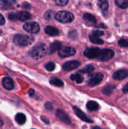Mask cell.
Here are the masks:
<instances>
[{
  "label": "cell",
  "instance_id": "obj_1",
  "mask_svg": "<svg viewBox=\"0 0 128 129\" xmlns=\"http://www.w3.org/2000/svg\"><path fill=\"white\" fill-rule=\"evenodd\" d=\"M35 41V38L23 34H16L13 37V42L20 47H27Z\"/></svg>",
  "mask_w": 128,
  "mask_h": 129
},
{
  "label": "cell",
  "instance_id": "obj_2",
  "mask_svg": "<svg viewBox=\"0 0 128 129\" xmlns=\"http://www.w3.org/2000/svg\"><path fill=\"white\" fill-rule=\"evenodd\" d=\"M47 52V47L46 45L43 43L35 45L31 49L30 54L33 59H40L45 56Z\"/></svg>",
  "mask_w": 128,
  "mask_h": 129
},
{
  "label": "cell",
  "instance_id": "obj_3",
  "mask_svg": "<svg viewBox=\"0 0 128 129\" xmlns=\"http://www.w3.org/2000/svg\"><path fill=\"white\" fill-rule=\"evenodd\" d=\"M55 18L62 23H68L74 21V16L72 13L67 11H60L55 15Z\"/></svg>",
  "mask_w": 128,
  "mask_h": 129
},
{
  "label": "cell",
  "instance_id": "obj_4",
  "mask_svg": "<svg viewBox=\"0 0 128 129\" xmlns=\"http://www.w3.org/2000/svg\"><path fill=\"white\" fill-rule=\"evenodd\" d=\"M114 52L110 49H105L100 50L98 55L97 59L100 61H107L114 57Z\"/></svg>",
  "mask_w": 128,
  "mask_h": 129
},
{
  "label": "cell",
  "instance_id": "obj_5",
  "mask_svg": "<svg viewBox=\"0 0 128 129\" xmlns=\"http://www.w3.org/2000/svg\"><path fill=\"white\" fill-rule=\"evenodd\" d=\"M23 28L25 31L30 34H37L40 31V26L39 24L34 21L26 23L23 25Z\"/></svg>",
  "mask_w": 128,
  "mask_h": 129
},
{
  "label": "cell",
  "instance_id": "obj_6",
  "mask_svg": "<svg viewBox=\"0 0 128 129\" xmlns=\"http://www.w3.org/2000/svg\"><path fill=\"white\" fill-rule=\"evenodd\" d=\"M76 50L72 47H63L58 50V55L61 57H68L75 55Z\"/></svg>",
  "mask_w": 128,
  "mask_h": 129
},
{
  "label": "cell",
  "instance_id": "obj_7",
  "mask_svg": "<svg viewBox=\"0 0 128 129\" xmlns=\"http://www.w3.org/2000/svg\"><path fill=\"white\" fill-rule=\"evenodd\" d=\"M100 49L97 47H90L88 48L84 51V55L86 57L89 59H94V58H97L98 55L99 54Z\"/></svg>",
  "mask_w": 128,
  "mask_h": 129
},
{
  "label": "cell",
  "instance_id": "obj_8",
  "mask_svg": "<svg viewBox=\"0 0 128 129\" xmlns=\"http://www.w3.org/2000/svg\"><path fill=\"white\" fill-rule=\"evenodd\" d=\"M103 79V74L100 73H96L91 77L89 80V86H95L97 84H100Z\"/></svg>",
  "mask_w": 128,
  "mask_h": 129
},
{
  "label": "cell",
  "instance_id": "obj_9",
  "mask_svg": "<svg viewBox=\"0 0 128 129\" xmlns=\"http://www.w3.org/2000/svg\"><path fill=\"white\" fill-rule=\"evenodd\" d=\"M80 65V62L78 60H70V61L66 62L63 65V69L67 71H70L74 70L79 68Z\"/></svg>",
  "mask_w": 128,
  "mask_h": 129
},
{
  "label": "cell",
  "instance_id": "obj_10",
  "mask_svg": "<svg viewBox=\"0 0 128 129\" xmlns=\"http://www.w3.org/2000/svg\"><path fill=\"white\" fill-rule=\"evenodd\" d=\"M73 109H74V112H75V114H76V115L79 118H80L82 121L87 122V123H93V122H94V121H93L92 120L89 118V117H88L81 110L79 109V108H77V107H74V108H73Z\"/></svg>",
  "mask_w": 128,
  "mask_h": 129
},
{
  "label": "cell",
  "instance_id": "obj_11",
  "mask_svg": "<svg viewBox=\"0 0 128 129\" xmlns=\"http://www.w3.org/2000/svg\"><path fill=\"white\" fill-rule=\"evenodd\" d=\"M128 76V71L126 69H121L115 72L113 74L112 78L113 79L115 80L121 81L123 79H125Z\"/></svg>",
  "mask_w": 128,
  "mask_h": 129
},
{
  "label": "cell",
  "instance_id": "obj_12",
  "mask_svg": "<svg viewBox=\"0 0 128 129\" xmlns=\"http://www.w3.org/2000/svg\"><path fill=\"white\" fill-rule=\"evenodd\" d=\"M56 115L60 120L63 122L64 123H67V124H70L71 123V121H70V118L69 116L66 114L64 112L60 109H58L56 112Z\"/></svg>",
  "mask_w": 128,
  "mask_h": 129
},
{
  "label": "cell",
  "instance_id": "obj_13",
  "mask_svg": "<svg viewBox=\"0 0 128 129\" xmlns=\"http://www.w3.org/2000/svg\"><path fill=\"white\" fill-rule=\"evenodd\" d=\"M16 14L17 20L24 21L31 18V15L30 13L27 11H20V12L16 13Z\"/></svg>",
  "mask_w": 128,
  "mask_h": 129
},
{
  "label": "cell",
  "instance_id": "obj_14",
  "mask_svg": "<svg viewBox=\"0 0 128 129\" xmlns=\"http://www.w3.org/2000/svg\"><path fill=\"white\" fill-rule=\"evenodd\" d=\"M2 84L4 88L8 90H11L13 88L14 83L12 79L8 77L4 78L2 81Z\"/></svg>",
  "mask_w": 128,
  "mask_h": 129
},
{
  "label": "cell",
  "instance_id": "obj_15",
  "mask_svg": "<svg viewBox=\"0 0 128 129\" xmlns=\"http://www.w3.org/2000/svg\"><path fill=\"white\" fill-rule=\"evenodd\" d=\"M45 31L50 36H56L58 35L59 31L56 28L51 26H47L45 27Z\"/></svg>",
  "mask_w": 128,
  "mask_h": 129
},
{
  "label": "cell",
  "instance_id": "obj_16",
  "mask_svg": "<svg viewBox=\"0 0 128 129\" xmlns=\"http://www.w3.org/2000/svg\"><path fill=\"white\" fill-rule=\"evenodd\" d=\"M83 18L89 24L94 25V24H96L97 23V20L95 16L90 13H84V15H83Z\"/></svg>",
  "mask_w": 128,
  "mask_h": 129
},
{
  "label": "cell",
  "instance_id": "obj_17",
  "mask_svg": "<svg viewBox=\"0 0 128 129\" xmlns=\"http://www.w3.org/2000/svg\"><path fill=\"white\" fill-rule=\"evenodd\" d=\"M61 48V44L58 41H55L53 42L50 45V49H49V54H51L55 52L56 50H59Z\"/></svg>",
  "mask_w": 128,
  "mask_h": 129
},
{
  "label": "cell",
  "instance_id": "obj_18",
  "mask_svg": "<svg viewBox=\"0 0 128 129\" xmlns=\"http://www.w3.org/2000/svg\"><path fill=\"white\" fill-rule=\"evenodd\" d=\"M115 89V86L112 85V84H107L105 86H104L102 88V92L105 95H110L112 94V93L113 92V91Z\"/></svg>",
  "mask_w": 128,
  "mask_h": 129
},
{
  "label": "cell",
  "instance_id": "obj_19",
  "mask_svg": "<svg viewBox=\"0 0 128 129\" xmlns=\"http://www.w3.org/2000/svg\"><path fill=\"white\" fill-rule=\"evenodd\" d=\"M87 108L90 111H96L99 108V105L96 102L89 101L87 103Z\"/></svg>",
  "mask_w": 128,
  "mask_h": 129
},
{
  "label": "cell",
  "instance_id": "obj_20",
  "mask_svg": "<svg viewBox=\"0 0 128 129\" xmlns=\"http://www.w3.org/2000/svg\"><path fill=\"white\" fill-rule=\"evenodd\" d=\"M26 116L25 114L22 113H19L18 114H16V115L15 116V120L17 122L18 124L20 125H23L26 122Z\"/></svg>",
  "mask_w": 128,
  "mask_h": 129
},
{
  "label": "cell",
  "instance_id": "obj_21",
  "mask_svg": "<svg viewBox=\"0 0 128 129\" xmlns=\"http://www.w3.org/2000/svg\"><path fill=\"white\" fill-rule=\"evenodd\" d=\"M50 83L51 85L57 87H62L64 85V83L62 81L56 78H51L50 80Z\"/></svg>",
  "mask_w": 128,
  "mask_h": 129
},
{
  "label": "cell",
  "instance_id": "obj_22",
  "mask_svg": "<svg viewBox=\"0 0 128 129\" xmlns=\"http://www.w3.org/2000/svg\"><path fill=\"white\" fill-rule=\"evenodd\" d=\"M89 39H90V42L93 44H102L104 43V41L100 39L99 37L95 36V35H92L90 34L89 35Z\"/></svg>",
  "mask_w": 128,
  "mask_h": 129
},
{
  "label": "cell",
  "instance_id": "obj_23",
  "mask_svg": "<svg viewBox=\"0 0 128 129\" xmlns=\"http://www.w3.org/2000/svg\"><path fill=\"white\" fill-rule=\"evenodd\" d=\"M98 6L103 11H105L109 8V3L107 0H99L98 1Z\"/></svg>",
  "mask_w": 128,
  "mask_h": 129
},
{
  "label": "cell",
  "instance_id": "obj_24",
  "mask_svg": "<svg viewBox=\"0 0 128 129\" xmlns=\"http://www.w3.org/2000/svg\"><path fill=\"white\" fill-rule=\"evenodd\" d=\"M70 79L72 81H74L76 82L77 84H80L83 82V80H84V78L81 75L78 74H72L70 76Z\"/></svg>",
  "mask_w": 128,
  "mask_h": 129
},
{
  "label": "cell",
  "instance_id": "obj_25",
  "mask_svg": "<svg viewBox=\"0 0 128 129\" xmlns=\"http://www.w3.org/2000/svg\"><path fill=\"white\" fill-rule=\"evenodd\" d=\"M115 3L120 8L125 9L128 7V0H115Z\"/></svg>",
  "mask_w": 128,
  "mask_h": 129
},
{
  "label": "cell",
  "instance_id": "obj_26",
  "mask_svg": "<svg viewBox=\"0 0 128 129\" xmlns=\"http://www.w3.org/2000/svg\"><path fill=\"white\" fill-rule=\"evenodd\" d=\"M94 69H95V68H94V66L91 65V64H89V65H87L85 68L82 69L81 70H80V73H90L94 71Z\"/></svg>",
  "mask_w": 128,
  "mask_h": 129
},
{
  "label": "cell",
  "instance_id": "obj_27",
  "mask_svg": "<svg viewBox=\"0 0 128 129\" xmlns=\"http://www.w3.org/2000/svg\"><path fill=\"white\" fill-rule=\"evenodd\" d=\"M55 13L52 10H48L45 12L44 15V17L46 20H51L55 17Z\"/></svg>",
  "mask_w": 128,
  "mask_h": 129
},
{
  "label": "cell",
  "instance_id": "obj_28",
  "mask_svg": "<svg viewBox=\"0 0 128 129\" xmlns=\"http://www.w3.org/2000/svg\"><path fill=\"white\" fill-rule=\"evenodd\" d=\"M1 3L6 7H10L16 3V0H0Z\"/></svg>",
  "mask_w": 128,
  "mask_h": 129
},
{
  "label": "cell",
  "instance_id": "obj_29",
  "mask_svg": "<svg viewBox=\"0 0 128 129\" xmlns=\"http://www.w3.org/2000/svg\"><path fill=\"white\" fill-rule=\"evenodd\" d=\"M55 68V64L53 62H50L47 63L45 65V69L48 71H53Z\"/></svg>",
  "mask_w": 128,
  "mask_h": 129
},
{
  "label": "cell",
  "instance_id": "obj_30",
  "mask_svg": "<svg viewBox=\"0 0 128 129\" xmlns=\"http://www.w3.org/2000/svg\"><path fill=\"white\" fill-rule=\"evenodd\" d=\"M118 44L119 46L122 47H128V41L125 39H120L118 41Z\"/></svg>",
  "mask_w": 128,
  "mask_h": 129
},
{
  "label": "cell",
  "instance_id": "obj_31",
  "mask_svg": "<svg viewBox=\"0 0 128 129\" xmlns=\"http://www.w3.org/2000/svg\"><path fill=\"white\" fill-rule=\"evenodd\" d=\"M55 1L56 5L60 6H65L69 3V0H55Z\"/></svg>",
  "mask_w": 128,
  "mask_h": 129
},
{
  "label": "cell",
  "instance_id": "obj_32",
  "mask_svg": "<svg viewBox=\"0 0 128 129\" xmlns=\"http://www.w3.org/2000/svg\"><path fill=\"white\" fill-rule=\"evenodd\" d=\"M91 34H92V35H95V36H97V37H100L102 36V35H104V31H102V30H95V31H92Z\"/></svg>",
  "mask_w": 128,
  "mask_h": 129
},
{
  "label": "cell",
  "instance_id": "obj_33",
  "mask_svg": "<svg viewBox=\"0 0 128 129\" xmlns=\"http://www.w3.org/2000/svg\"><path fill=\"white\" fill-rule=\"evenodd\" d=\"M8 19L9 20H11V21H15L16 20V13H10L8 15Z\"/></svg>",
  "mask_w": 128,
  "mask_h": 129
},
{
  "label": "cell",
  "instance_id": "obj_34",
  "mask_svg": "<svg viewBox=\"0 0 128 129\" xmlns=\"http://www.w3.org/2000/svg\"><path fill=\"white\" fill-rule=\"evenodd\" d=\"M45 108L49 110H53V107L52 104L50 102H47V103H45Z\"/></svg>",
  "mask_w": 128,
  "mask_h": 129
},
{
  "label": "cell",
  "instance_id": "obj_35",
  "mask_svg": "<svg viewBox=\"0 0 128 129\" xmlns=\"http://www.w3.org/2000/svg\"><path fill=\"white\" fill-rule=\"evenodd\" d=\"M122 92L124 93H128V83H127L124 86V87L122 88Z\"/></svg>",
  "mask_w": 128,
  "mask_h": 129
},
{
  "label": "cell",
  "instance_id": "obj_36",
  "mask_svg": "<svg viewBox=\"0 0 128 129\" xmlns=\"http://www.w3.org/2000/svg\"><path fill=\"white\" fill-rule=\"evenodd\" d=\"M5 23V19L1 14H0V25H3Z\"/></svg>",
  "mask_w": 128,
  "mask_h": 129
},
{
  "label": "cell",
  "instance_id": "obj_37",
  "mask_svg": "<svg viewBox=\"0 0 128 129\" xmlns=\"http://www.w3.org/2000/svg\"><path fill=\"white\" fill-rule=\"evenodd\" d=\"M34 94H35V90H34V89H30V90H29L28 94H29V96H30V97H32L34 95Z\"/></svg>",
  "mask_w": 128,
  "mask_h": 129
},
{
  "label": "cell",
  "instance_id": "obj_38",
  "mask_svg": "<svg viewBox=\"0 0 128 129\" xmlns=\"http://www.w3.org/2000/svg\"><path fill=\"white\" fill-rule=\"evenodd\" d=\"M30 6H31L30 5L29 3H28L25 2L24 3H23V7L25 8H30Z\"/></svg>",
  "mask_w": 128,
  "mask_h": 129
},
{
  "label": "cell",
  "instance_id": "obj_39",
  "mask_svg": "<svg viewBox=\"0 0 128 129\" xmlns=\"http://www.w3.org/2000/svg\"><path fill=\"white\" fill-rule=\"evenodd\" d=\"M92 129H101V128L99 127H93Z\"/></svg>",
  "mask_w": 128,
  "mask_h": 129
},
{
  "label": "cell",
  "instance_id": "obj_40",
  "mask_svg": "<svg viewBox=\"0 0 128 129\" xmlns=\"http://www.w3.org/2000/svg\"><path fill=\"white\" fill-rule=\"evenodd\" d=\"M2 125H3V122H2V120H1V119H0V127H1V126H2Z\"/></svg>",
  "mask_w": 128,
  "mask_h": 129
},
{
  "label": "cell",
  "instance_id": "obj_41",
  "mask_svg": "<svg viewBox=\"0 0 128 129\" xmlns=\"http://www.w3.org/2000/svg\"><path fill=\"white\" fill-rule=\"evenodd\" d=\"M1 33H2V31H1V30H0V34H1Z\"/></svg>",
  "mask_w": 128,
  "mask_h": 129
}]
</instances>
